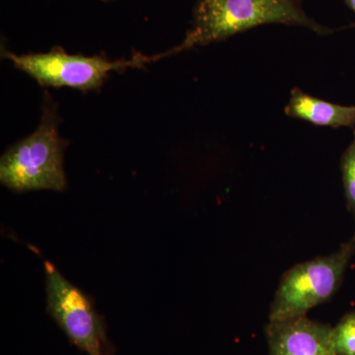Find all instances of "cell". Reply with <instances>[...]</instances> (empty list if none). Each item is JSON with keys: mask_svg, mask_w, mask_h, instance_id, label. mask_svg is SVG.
Listing matches in <instances>:
<instances>
[{"mask_svg": "<svg viewBox=\"0 0 355 355\" xmlns=\"http://www.w3.org/2000/svg\"><path fill=\"white\" fill-rule=\"evenodd\" d=\"M266 24L300 26L321 36L333 32L307 15L302 0H198L184 41L155 58L223 41Z\"/></svg>", "mask_w": 355, "mask_h": 355, "instance_id": "obj_1", "label": "cell"}, {"mask_svg": "<svg viewBox=\"0 0 355 355\" xmlns=\"http://www.w3.org/2000/svg\"><path fill=\"white\" fill-rule=\"evenodd\" d=\"M289 118L298 119L317 127L354 128L355 106H343L324 101L293 88L284 109Z\"/></svg>", "mask_w": 355, "mask_h": 355, "instance_id": "obj_7", "label": "cell"}, {"mask_svg": "<svg viewBox=\"0 0 355 355\" xmlns=\"http://www.w3.org/2000/svg\"><path fill=\"white\" fill-rule=\"evenodd\" d=\"M340 170L347 209L355 221V130L354 139L340 159Z\"/></svg>", "mask_w": 355, "mask_h": 355, "instance_id": "obj_8", "label": "cell"}, {"mask_svg": "<svg viewBox=\"0 0 355 355\" xmlns=\"http://www.w3.org/2000/svg\"><path fill=\"white\" fill-rule=\"evenodd\" d=\"M345 4L355 13V0H345ZM352 26H355L352 25Z\"/></svg>", "mask_w": 355, "mask_h": 355, "instance_id": "obj_10", "label": "cell"}, {"mask_svg": "<svg viewBox=\"0 0 355 355\" xmlns=\"http://www.w3.org/2000/svg\"><path fill=\"white\" fill-rule=\"evenodd\" d=\"M333 328L307 316L268 321L266 326L268 355H338Z\"/></svg>", "mask_w": 355, "mask_h": 355, "instance_id": "obj_6", "label": "cell"}, {"mask_svg": "<svg viewBox=\"0 0 355 355\" xmlns=\"http://www.w3.org/2000/svg\"><path fill=\"white\" fill-rule=\"evenodd\" d=\"M102 1H111V0H102Z\"/></svg>", "mask_w": 355, "mask_h": 355, "instance_id": "obj_11", "label": "cell"}, {"mask_svg": "<svg viewBox=\"0 0 355 355\" xmlns=\"http://www.w3.org/2000/svg\"><path fill=\"white\" fill-rule=\"evenodd\" d=\"M338 355H355V311L347 313L333 328Z\"/></svg>", "mask_w": 355, "mask_h": 355, "instance_id": "obj_9", "label": "cell"}, {"mask_svg": "<svg viewBox=\"0 0 355 355\" xmlns=\"http://www.w3.org/2000/svg\"><path fill=\"white\" fill-rule=\"evenodd\" d=\"M60 123L57 105L46 93L38 128L1 156L0 182L3 186L17 193L67 189L64 153L67 141L60 137Z\"/></svg>", "mask_w": 355, "mask_h": 355, "instance_id": "obj_2", "label": "cell"}, {"mask_svg": "<svg viewBox=\"0 0 355 355\" xmlns=\"http://www.w3.org/2000/svg\"><path fill=\"white\" fill-rule=\"evenodd\" d=\"M354 254L355 231L333 253L287 270L270 304L268 321L306 316L313 308L330 301L342 286Z\"/></svg>", "mask_w": 355, "mask_h": 355, "instance_id": "obj_3", "label": "cell"}, {"mask_svg": "<svg viewBox=\"0 0 355 355\" xmlns=\"http://www.w3.org/2000/svg\"><path fill=\"white\" fill-rule=\"evenodd\" d=\"M46 311L70 342L87 355H113L106 324L87 294L44 261Z\"/></svg>", "mask_w": 355, "mask_h": 355, "instance_id": "obj_5", "label": "cell"}, {"mask_svg": "<svg viewBox=\"0 0 355 355\" xmlns=\"http://www.w3.org/2000/svg\"><path fill=\"white\" fill-rule=\"evenodd\" d=\"M2 57L10 60L16 69L31 76L43 87H69L83 91L99 89L111 72L141 67L146 62H151L150 58L141 55L128 60H110L101 55H70L60 46L49 53L22 55L3 51Z\"/></svg>", "mask_w": 355, "mask_h": 355, "instance_id": "obj_4", "label": "cell"}]
</instances>
